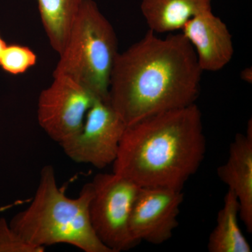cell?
Here are the masks:
<instances>
[{
	"mask_svg": "<svg viewBox=\"0 0 252 252\" xmlns=\"http://www.w3.org/2000/svg\"><path fill=\"white\" fill-rule=\"evenodd\" d=\"M202 72L195 50L182 33L161 39L149 30L118 54L108 101L126 126L132 125L195 104Z\"/></svg>",
	"mask_w": 252,
	"mask_h": 252,
	"instance_id": "6da1fadb",
	"label": "cell"
},
{
	"mask_svg": "<svg viewBox=\"0 0 252 252\" xmlns=\"http://www.w3.org/2000/svg\"><path fill=\"white\" fill-rule=\"evenodd\" d=\"M37 56L29 47L7 45L0 56V67L14 75L23 74L35 65Z\"/></svg>",
	"mask_w": 252,
	"mask_h": 252,
	"instance_id": "5bb4252c",
	"label": "cell"
},
{
	"mask_svg": "<svg viewBox=\"0 0 252 252\" xmlns=\"http://www.w3.org/2000/svg\"><path fill=\"white\" fill-rule=\"evenodd\" d=\"M92 195L89 182L77 198H69L58 186L54 167L45 165L31 203L13 217L10 226L38 246L67 244L84 252H112L91 224L89 209Z\"/></svg>",
	"mask_w": 252,
	"mask_h": 252,
	"instance_id": "3957f363",
	"label": "cell"
},
{
	"mask_svg": "<svg viewBox=\"0 0 252 252\" xmlns=\"http://www.w3.org/2000/svg\"><path fill=\"white\" fill-rule=\"evenodd\" d=\"M6 46H7V44H6L4 39L0 35V56H1V53L3 52Z\"/></svg>",
	"mask_w": 252,
	"mask_h": 252,
	"instance_id": "e0dca14e",
	"label": "cell"
},
{
	"mask_svg": "<svg viewBox=\"0 0 252 252\" xmlns=\"http://www.w3.org/2000/svg\"><path fill=\"white\" fill-rule=\"evenodd\" d=\"M217 175L235 194L240 204V217L252 233V124L246 135L237 134L229 148L228 160L217 168Z\"/></svg>",
	"mask_w": 252,
	"mask_h": 252,
	"instance_id": "30bf717a",
	"label": "cell"
},
{
	"mask_svg": "<svg viewBox=\"0 0 252 252\" xmlns=\"http://www.w3.org/2000/svg\"><path fill=\"white\" fill-rule=\"evenodd\" d=\"M118 40L115 31L94 0H83L53 77L64 76L108 101Z\"/></svg>",
	"mask_w": 252,
	"mask_h": 252,
	"instance_id": "277c9868",
	"label": "cell"
},
{
	"mask_svg": "<svg viewBox=\"0 0 252 252\" xmlns=\"http://www.w3.org/2000/svg\"><path fill=\"white\" fill-rule=\"evenodd\" d=\"M43 27L50 45L60 54L83 0H37Z\"/></svg>",
	"mask_w": 252,
	"mask_h": 252,
	"instance_id": "4fadbf2b",
	"label": "cell"
},
{
	"mask_svg": "<svg viewBox=\"0 0 252 252\" xmlns=\"http://www.w3.org/2000/svg\"><path fill=\"white\" fill-rule=\"evenodd\" d=\"M206 149L201 112L193 104L127 126L113 172L140 187L182 190L198 172Z\"/></svg>",
	"mask_w": 252,
	"mask_h": 252,
	"instance_id": "7a4b0ae2",
	"label": "cell"
},
{
	"mask_svg": "<svg viewBox=\"0 0 252 252\" xmlns=\"http://www.w3.org/2000/svg\"><path fill=\"white\" fill-rule=\"evenodd\" d=\"M182 31L195 50L203 72L220 70L231 61L234 54L231 34L225 23L212 10L189 20Z\"/></svg>",
	"mask_w": 252,
	"mask_h": 252,
	"instance_id": "9c48e42d",
	"label": "cell"
},
{
	"mask_svg": "<svg viewBox=\"0 0 252 252\" xmlns=\"http://www.w3.org/2000/svg\"><path fill=\"white\" fill-rule=\"evenodd\" d=\"M89 217L94 233L112 252L136 246L129 232L131 211L141 187L114 173L97 174L91 182Z\"/></svg>",
	"mask_w": 252,
	"mask_h": 252,
	"instance_id": "5b68a950",
	"label": "cell"
},
{
	"mask_svg": "<svg viewBox=\"0 0 252 252\" xmlns=\"http://www.w3.org/2000/svg\"><path fill=\"white\" fill-rule=\"evenodd\" d=\"M182 190L163 187H141L131 211L129 232L135 245L145 241L161 245L178 227Z\"/></svg>",
	"mask_w": 252,
	"mask_h": 252,
	"instance_id": "ba28073f",
	"label": "cell"
},
{
	"mask_svg": "<svg viewBox=\"0 0 252 252\" xmlns=\"http://www.w3.org/2000/svg\"><path fill=\"white\" fill-rule=\"evenodd\" d=\"M38 99L39 126L60 145L77 135L96 97L75 81L56 76Z\"/></svg>",
	"mask_w": 252,
	"mask_h": 252,
	"instance_id": "8992f818",
	"label": "cell"
},
{
	"mask_svg": "<svg viewBox=\"0 0 252 252\" xmlns=\"http://www.w3.org/2000/svg\"><path fill=\"white\" fill-rule=\"evenodd\" d=\"M126 127L109 101L96 99L80 132L61 146L73 161L103 169L115 160Z\"/></svg>",
	"mask_w": 252,
	"mask_h": 252,
	"instance_id": "52a82bcc",
	"label": "cell"
},
{
	"mask_svg": "<svg viewBox=\"0 0 252 252\" xmlns=\"http://www.w3.org/2000/svg\"><path fill=\"white\" fill-rule=\"evenodd\" d=\"M240 204L235 194L228 190L223 207L218 212L217 223L209 236L210 252H251L250 243L238 223Z\"/></svg>",
	"mask_w": 252,
	"mask_h": 252,
	"instance_id": "7c38bea8",
	"label": "cell"
},
{
	"mask_svg": "<svg viewBox=\"0 0 252 252\" xmlns=\"http://www.w3.org/2000/svg\"><path fill=\"white\" fill-rule=\"evenodd\" d=\"M45 248L30 243L0 219V252H44Z\"/></svg>",
	"mask_w": 252,
	"mask_h": 252,
	"instance_id": "9a60e30c",
	"label": "cell"
},
{
	"mask_svg": "<svg viewBox=\"0 0 252 252\" xmlns=\"http://www.w3.org/2000/svg\"><path fill=\"white\" fill-rule=\"evenodd\" d=\"M241 78L243 81H246L249 84H251L252 80V68H246L243 69L241 73Z\"/></svg>",
	"mask_w": 252,
	"mask_h": 252,
	"instance_id": "2e32d148",
	"label": "cell"
},
{
	"mask_svg": "<svg viewBox=\"0 0 252 252\" xmlns=\"http://www.w3.org/2000/svg\"><path fill=\"white\" fill-rule=\"evenodd\" d=\"M149 30L157 33L182 29L194 16L212 10V0H142Z\"/></svg>",
	"mask_w": 252,
	"mask_h": 252,
	"instance_id": "8fae6325",
	"label": "cell"
}]
</instances>
